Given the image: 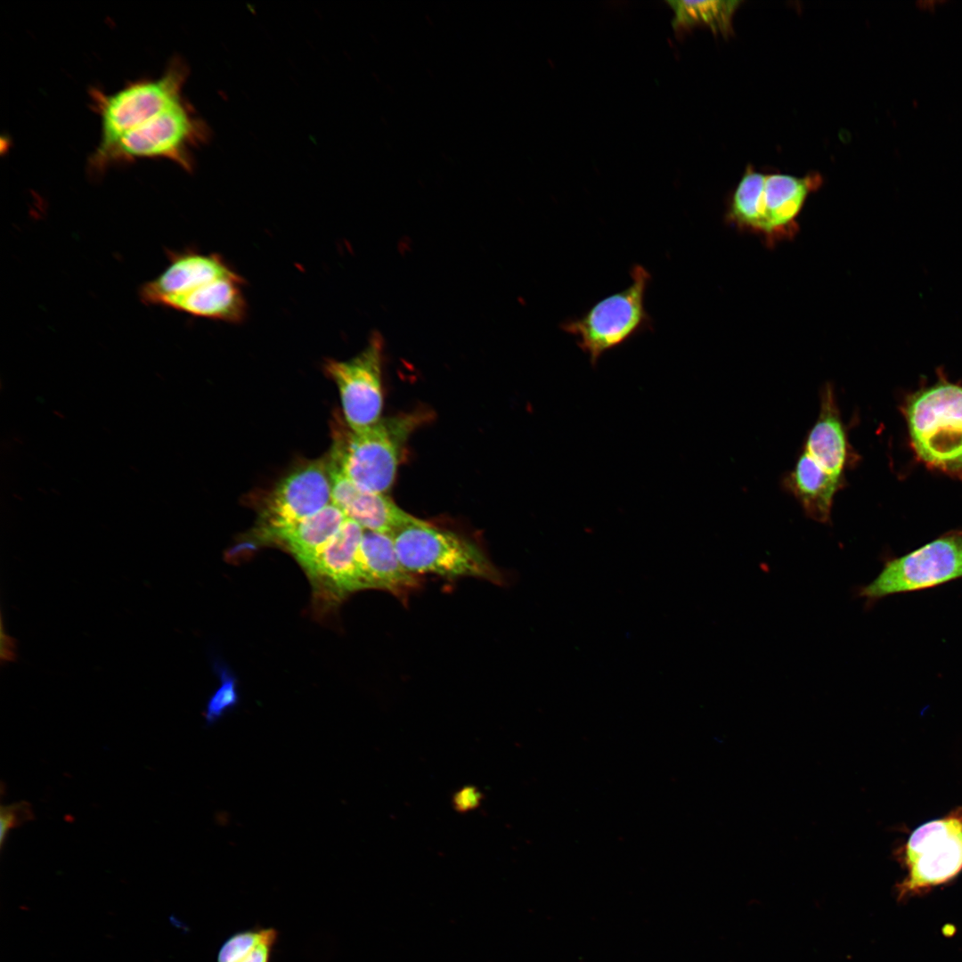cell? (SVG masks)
Returning <instances> with one entry per match:
<instances>
[{
  "label": "cell",
  "instance_id": "cell-1",
  "mask_svg": "<svg viewBox=\"0 0 962 962\" xmlns=\"http://www.w3.org/2000/svg\"><path fill=\"white\" fill-rule=\"evenodd\" d=\"M911 448L930 469L962 479V386L940 374L902 405Z\"/></svg>",
  "mask_w": 962,
  "mask_h": 962
},
{
  "label": "cell",
  "instance_id": "cell-2",
  "mask_svg": "<svg viewBox=\"0 0 962 962\" xmlns=\"http://www.w3.org/2000/svg\"><path fill=\"white\" fill-rule=\"evenodd\" d=\"M210 129L184 99L106 145H98L90 158L93 173L115 163L138 159H166L185 171L193 169L192 151L206 143Z\"/></svg>",
  "mask_w": 962,
  "mask_h": 962
},
{
  "label": "cell",
  "instance_id": "cell-3",
  "mask_svg": "<svg viewBox=\"0 0 962 962\" xmlns=\"http://www.w3.org/2000/svg\"><path fill=\"white\" fill-rule=\"evenodd\" d=\"M420 418L413 414L381 418L360 430L334 434L329 459L357 486L386 493L393 485L406 441Z\"/></svg>",
  "mask_w": 962,
  "mask_h": 962
},
{
  "label": "cell",
  "instance_id": "cell-4",
  "mask_svg": "<svg viewBox=\"0 0 962 962\" xmlns=\"http://www.w3.org/2000/svg\"><path fill=\"white\" fill-rule=\"evenodd\" d=\"M391 535L403 566L412 575L475 577L502 582L499 569L473 542L413 516Z\"/></svg>",
  "mask_w": 962,
  "mask_h": 962
},
{
  "label": "cell",
  "instance_id": "cell-5",
  "mask_svg": "<svg viewBox=\"0 0 962 962\" xmlns=\"http://www.w3.org/2000/svg\"><path fill=\"white\" fill-rule=\"evenodd\" d=\"M630 273L632 282L627 288L600 299L581 316L560 325L563 331L575 338L593 366L607 351L652 328V318L645 307L651 275L640 265H633Z\"/></svg>",
  "mask_w": 962,
  "mask_h": 962
},
{
  "label": "cell",
  "instance_id": "cell-6",
  "mask_svg": "<svg viewBox=\"0 0 962 962\" xmlns=\"http://www.w3.org/2000/svg\"><path fill=\"white\" fill-rule=\"evenodd\" d=\"M962 579V529L953 530L900 557H885L869 583L855 586L852 596L865 610L896 594L921 591Z\"/></svg>",
  "mask_w": 962,
  "mask_h": 962
},
{
  "label": "cell",
  "instance_id": "cell-7",
  "mask_svg": "<svg viewBox=\"0 0 962 962\" xmlns=\"http://www.w3.org/2000/svg\"><path fill=\"white\" fill-rule=\"evenodd\" d=\"M188 75L185 63L175 58L157 78L143 79L114 94L93 91L94 108L101 118L99 145H106L182 101Z\"/></svg>",
  "mask_w": 962,
  "mask_h": 962
},
{
  "label": "cell",
  "instance_id": "cell-8",
  "mask_svg": "<svg viewBox=\"0 0 962 962\" xmlns=\"http://www.w3.org/2000/svg\"><path fill=\"white\" fill-rule=\"evenodd\" d=\"M900 898L944 884L962 870V806L916 828L903 850Z\"/></svg>",
  "mask_w": 962,
  "mask_h": 962
},
{
  "label": "cell",
  "instance_id": "cell-9",
  "mask_svg": "<svg viewBox=\"0 0 962 962\" xmlns=\"http://www.w3.org/2000/svg\"><path fill=\"white\" fill-rule=\"evenodd\" d=\"M331 502L328 463L305 464L282 478L264 499L257 520L256 536L276 542L300 521L318 513Z\"/></svg>",
  "mask_w": 962,
  "mask_h": 962
},
{
  "label": "cell",
  "instance_id": "cell-10",
  "mask_svg": "<svg viewBox=\"0 0 962 962\" xmlns=\"http://www.w3.org/2000/svg\"><path fill=\"white\" fill-rule=\"evenodd\" d=\"M383 353V338L375 331L356 355L328 360L324 365L338 388L345 420L352 430L366 428L381 419Z\"/></svg>",
  "mask_w": 962,
  "mask_h": 962
},
{
  "label": "cell",
  "instance_id": "cell-11",
  "mask_svg": "<svg viewBox=\"0 0 962 962\" xmlns=\"http://www.w3.org/2000/svg\"><path fill=\"white\" fill-rule=\"evenodd\" d=\"M363 531L347 518L306 571L320 595L337 600L351 592L372 589L360 558Z\"/></svg>",
  "mask_w": 962,
  "mask_h": 962
},
{
  "label": "cell",
  "instance_id": "cell-12",
  "mask_svg": "<svg viewBox=\"0 0 962 962\" xmlns=\"http://www.w3.org/2000/svg\"><path fill=\"white\" fill-rule=\"evenodd\" d=\"M168 258L166 269L142 286L140 297L145 304L162 306L170 298L184 295L216 279L237 274L216 254L190 249L169 252Z\"/></svg>",
  "mask_w": 962,
  "mask_h": 962
},
{
  "label": "cell",
  "instance_id": "cell-13",
  "mask_svg": "<svg viewBox=\"0 0 962 962\" xmlns=\"http://www.w3.org/2000/svg\"><path fill=\"white\" fill-rule=\"evenodd\" d=\"M331 502L363 530L392 533L412 515L399 508L386 493L364 490L349 480L330 459Z\"/></svg>",
  "mask_w": 962,
  "mask_h": 962
},
{
  "label": "cell",
  "instance_id": "cell-14",
  "mask_svg": "<svg viewBox=\"0 0 962 962\" xmlns=\"http://www.w3.org/2000/svg\"><path fill=\"white\" fill-rule=\"evenodd\" d=\"M811 175L796 177L785 174L766 175L763 190L764 238L769 243L790 238L797 232L796 218L809 193L820 184Z\"/></svg>",
  "mask_w": 962,
  "mask_h": 962
},
{
  "label": "cell",
  "instance_id": "cell-15",
  "mask_svg": "<svg viewBox=\"0 0 962 962\" xmlns=\"http://www.w3.org/2000/svg\"><path fill=\"white\" fill-rule=\"evenodd\" d=\"M804 450L824 469L839 477H844V470L856 461L829 384L820 391L819 416L807 436Z\"/></svg>",
  "mask_w": 962,
  "mask_h": 962
},
{
  "label": "cell",
  "instance_id": "cell-16",
  "mask_svg": "<svg viewBox=\"0 0 962 962\" xmlns=\"http://www.w3.org/2000/svg\"><path fill=\"white\" fill-rule=\"evenodd\" d=\"M242 285L243 279L238 273L219 278L184 295L170 298L162 306L197 317L239 322L247 313Z\"/></svg>",
  "mask_w": 962,
  "mask_h": 962
},
{
  "label": "cell",
  "instance_id": "cell-17",
  "mask_svg": "<svg viewBox=\"0 0 962 962\" xmlns=\"http://www.w3.org/2000/svg\"><path fill=\"white\" fill-rule=\"evenodd\" d=\"M784 485L808 518L828 524L834 497L844 485V477L827 471L803 450L794 469L785 477Z\"/></svg>",
  "mask_w": 962,
  "mask_h": 962
},
{
  "label": "cell",
  "instance_id": "cell-18",
  "mask_svg": "<svg viewBox=\"0 0 962 962\" xmlns=\"http://www.w3.org/2000/svg\"><path fill=\"white\" fill-rule=\"evenodd\" d=\"M360 558L372 589L402 598L419 585L417 575L401 563L390 533L364 530Z\"/></svg>",
  "mask_w": 962,
  "mask_h": 962
},
{
  "label": "cell",
  "instance_id": "cell-19",
  "mask_svg": "<svg viewBox=\"0 0 962 962\" xmlns=\"http://www.w3.org/2000/svg\"><path fill=\"white\" fill-rule=\"evenodd\" d=\"M346 519L345 513L330 502L318 513L283 533L276 542L287 548L306 571Z\"/></svg>",
  "mask_w": 962,
  "mask_h": 962
},
{
  "label": "cell",
  "instance_id": "cell-20",
  "mask_svg": "<svg viewBox=\"0 0 962 962\" xmlns=\"http://www.w3.org/2000/svg\"><path fill=\"white\" fill-rule=\"evenodd\" d=\"M766 175L747 167L730 200L726 220L744 231L764 236L763 190Z\"/></svg>",
  "mask_w": 962,
  "mask_h": 962
},
{
  "label": "cell",
  "instance_id": "cell-21",
  "mask_svg": "<svg viewBox=\"0 0 962 962\" xmlns=\"http://www.w3.org/2000/svg\"><path fill=\"white\" fill-rule=\"evenodd\" d=\"M674 12V29L705 25L715 34L733 32V15L740 1H667Z\"/></svg>",
  "mask_w": 962,
  "mask_h": 962
},
{
  "label": "cell",
  "instance_id": "cell-22",
  "mask_svg": "<svg viewBox=\"0 0 962 962\" xmlns=\"http://www.w3.org/2000/svg\"><path fill=\"white\" fill-rule=\"evenodd\" d=\"M220 685L209 697L204 711L207 726L216 723L224 715L233 710L240 701L234 675L221 664H215Z\"/></svg>",
  "mask_w": 962,
  "mask_h": 962
},
{
  "label": "cell",
  "instance_id": "cell-23",
  "mask_svg": "<svg viewBox=\"0 0 962 962\" xmlns=\"http://www.w3.org/2000/svg\"><path fill=\"white\" fill-rule=\"evenodd\" d=\"M33 819L34 813L32 807L25 801L13 803L9 805H2L0 811L1 848L4 847L8 834L12 828L18 827Z\"/></svg>",
  "mask_w": 962,
  "mask_h": 962
},
{
  "label": "cell",
  "instance_id": "cell-24",
  "mask_svg": "<svg viewBox=\"0 0 962 962\" xmlns=\"http://www.w3.org/2000/svg\"><path fill=\"white\" fill-rule=\"evenodd\" d=\"M277 941V930L273 927H267L263 938L234 962H270Z\"/></svg>",
  "mask_w": 962,
  "mask_h": 962
},
{
  "label": "cell",
  "instance_id": "cell-25",
  "mask_svg": "<svg viewBox=\"0 0 962 962\" xmlns=\"http://www.w3.org/2000/svg\"><path fill=\"white\" fill-rule=\"evenodd\" d=\"M480 800V793L476 788L469 787L455 795L454 805L458 811H466L477 807Z\"/></svg>",
  "mask_w": 962,
  "mask_h": 962
},
{
  "label": "cell",
  "instance_id": "cell-26",
  "mask_svg": "<svg viewBox=\"0 0 962 962\" xmlns=\"http://www.w3.org/2000/svg\"><path fill=\"white\" fill-rule=\"evenodd\" d=\"M16 660L15 640L5 635L2 626V663Z\"/></svg>",
  "mask_w": 962,
  "mask_h": 962
}]
</instances>
